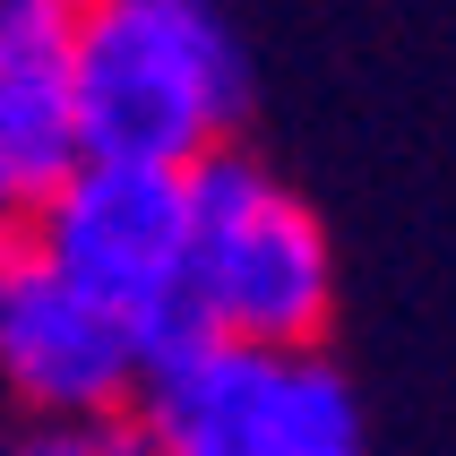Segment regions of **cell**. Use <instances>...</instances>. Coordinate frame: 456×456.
I'll use <instances>...</instances> for the list:
<instances>
[{
	"mask_svg": "<svg viewBox=\"0 0 456 456\" xmlns=\"http://www.w3.org/2000/svg\"><path fill=\"white\" fill-rule=\"evenodd\" d=\"M77 164H86V129H77L61 44L0 52V199H9V216L44 207Z\"/></svg>",
	"mask_w": 456,
	"mask_h": 456,
	"instance_id": "6",
	"label": "cell"
},
{
	"mask_svg": "<svg viewBox=\"0 0 456 456\" xmlns=\"http://www.w3.org/2000/svg\"><path fill=\"white\" fill-rule=\"evenodd\" d=\"M77 18V0H0V52H26V44H61Z\"/></svg>",
	"mask_w": 456,
	"mask_h": 456,
	"instance_id": "9",
	"label": "cell"
},
{
	"mask_svg": "<svg viewBox=\"0 0 456 456\" xmlns=\"http://www.w3.org/2000/svg\"><path fill=\"white\" fill-rule=\"evenodd\" d=\"M61 61L86 155L103 164L190 173L232 147L250 103V69L216 0H77Z\"/></svg>",
	"mask_w": 456,
	"mask_h": 456,
	"instance_id": "1",
	"label": "cell"
},
{
	"mask_svg": "<svg viewBox=\"0 0 456 456\" xmlns=\"http://www.w3.org/2000/svg\"><path fill=\"white\" fill-rule=\"evenodd\" d=\"M35 250L112 310L138 354L190 336V173H155V164H103L86 155L44 207L18 216Z\"/></svg>",
	"mask_w": 456,
	"mask_h": 456,
	"instance_id": "3",
	"label": "cell"
},
{
	"mask_svg": "<svg viewBox=\"0 0 456 456\" xmlns=\"http://www.w3.org/2000/svg\"><path fill=\"white\" fill-rule=\"evenodd\" d=\"M0 456H147L129 422H26L18 439H0Z\"/></svg>",
	"mask_w": 456,
	"mask_h": 456,
	"instance_id": "8",
	"label": "cell"
},
{
	"mask_svg": "<svg viewBox=\"0 0 456 456\" xmlns=\"http://www.w3.org/2000/svg\"><path fill=\"white\" fill-rule=\"evenodd\" d=\"M0 224H18V216H9V199H0Z\"/></svg>",
	"mask_w": 456,
	"mask_h": 456,
	"instance_id": "10",
	"label": "cell"
},
{
	"mask_svg": "<svg viewBox=\"0 0 456 456\" xmlns=\"http://www.w3.org/2000/svg\"><path fill=\"white\" fill-rule=\"evenodd\" d=\"M267 456H362V405L328 354H293L284 370V413Z\"/></svg>",
	"mask_w": 456,
	"mask_h": 456,
	"instance_id": "7",
	"label": "cell"
},
{
	"mask_svg": "<svg viewBox=\"0 0 456 456\" xmlns=\"http://www.w3.org/2000/svg\"><path fill=\"white\" fill-rule=\"evenodd\" d=\"M284 370L293 354H258V345L190 328L147 354L121 422L147 456H267L284 413Z\"/></svg>",
	"mask_w": 456,
	"mask_h": 456,
	"instance_id": "5",
	"label": "cell"
},
{
	"mask_svg": "<svg viewBox=\"0 0 456 456\" xmlns=\"http://www.w3.org/2000/svg\"><path fill=\"white\" fill-rule=\"evenodd\" d=\"M328 310L336 258L302 190L241 147L190 164V319L258 354H319Z\"/></svg>",
	"mask_w": 456,
	"mask_h": 456,
	"instance_id": "2",
	"label": "cell"
},
{
	"mask_svg": "<svg viewBox=\"0 0 456 456\" xmlns=\"http://www.w3.org/2000/svg\"><path fill=\"white\" fill-rule=\"evenodd\" d=\"M138 370V336L86 302L26 224H0V405L26 422H121Z\"/></svg>",
	"mask_w": 456,
	"mask_h": 456,
	"instance_id": "4",
	"label": "cell"
}]
</instances>
